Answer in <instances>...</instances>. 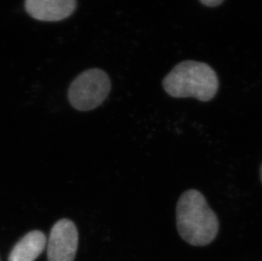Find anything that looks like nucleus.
I'll list each match as a JSON object with an SVG mask.
<instances>
[{
    "instance_id": "1",
    "label": "nucleus",
    "mask_w": 262,
    "mask_h": 261,
    "mask_svg": "<svg viewBox=\"0 0 262 261\" xmlns=\"http://www.w3.org/2000/svg\"><path fill=\"white\" fill-rule=\"evenodd\" d=\"M177 227L181 237L193 246H205L217 236L219 221L200 191L183 192L176 209Z\"/></svg>"
},
{
    "instance_id": "2",
    "label": "nucleus",
    "mask_w": 262,
    "mask_h": 261,
    "mask_svg": "<svg viewBox=\"0 0 262 261\" xmlns=\"http://www.w3.org/2000/svg\"><path fill=\"white\" fill-rule=\"evenodd\" d=\"M166 94L177 99L194 98L208 102L217 94L219 80L215 71L202 62L186 60L177 64L162 81Z\"/></svg>"
},
{
    "instance_id": "3",
    "label": "nucleus",
    "mask_w": 262,
    "mask_h": 261,
    "mask_svg": "<svg viewBox=\"0 0 262 261\" xmlns=\"http://www.w3.org/2000/svg\"><path fill=\"white\" fill-rule=\"evenodd\" d=\"M111 89L112 81L103 70L89 69L72 81L68 90V99L77 111H92L103 104Z\"/></svg>"
},
{
    "instance_id": "4",
    "label": "nucleus",
    "mask_w": 262,
    "mask_h": 261,
    "mask_svg": "<svg viewBox=\"0 0 262 261\" xmlns=\"http://www.w3.org/2000/svg\"><path fill=\"white\" fill-rule=\"evenodd\" d=\"M78 247V231L74 222L61 219L53 226L47 242L48 260L74 261Z\"/></svg>"
},
{
    "instance_id": "5",
    "label": "nucleus",
    "mask_w": 262,
    "mask_h": 261,
    "mask_svg": "<svg viewBox=\"0 0 262 261\" xmlns=\"http://www.w3.org/2000/svg\"><path fill=\"white\" fill-rule=\"evenodd\" d=\"M26 12L35 20L47 23L70 17L77 9V0H25Z\"/></svg>"
},
{
    "instance_id": "6",
    "label": "nucleus",
    "mask_w": 262,
    "mask_h": 261,
    "mask_svg": "<svg viewBox=\"0 0 262 261\" xmlns=\"http://www.w3.org/2000/svg\"><path fill=\"white\" fill-rule=\"evenodd\" d=\"M47 245L45 233L37 230L26 234L10 252L9 261H34Z\"/></svg>"
},
{
    "instance_id": "7",
    "label": "nucleus",
    "mask_w": 262,
    "mask_h": 261,
    "mask_svg": "<svg viewBox=\"0 0 262 261\" xmlns=\"http://www.w3.org/2000/svg\"><path fill=\"white\" fill-rule=\"evenodd\" d=\"M200 1L208 7H216L218 5H220L224 0H200Z\"/></svg>"
},
{
    "instance_id": "8",
    "label": "nucleus",
    "mask_w": 262,
    "mask_h": 261,
    "mask_svg": "<svg viewBox=\"0 0 262 261\" xmlns=\"http://www.w3.org/2000/svg\"><path fill=\"white\" fill-rule=\"evenodd\" d=\"M260 180H261V183H262V165H261V166H260Z\"/></svg>"
}]
</instances>
